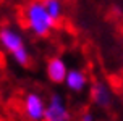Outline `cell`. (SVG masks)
Returning a JSON list of instances; mask_svg holds the SVG:
<instances>
[{
	"instance_id": "1",
	"label": "cell",
	"mask_w": 123,
	"mask_h": 121,
	"mask_svg": "<svg viewBox=\"0 0 123 121\" xmlns=\"http://www.w3.org/2000/svg\"><path fill=\"white\" fill-rule=\"evenodd\" d=\"M0 47L10 55L18 66L29 68L32 65V55L25 39V34L12 24L0 26Z\"/></svg>"
},
{
	"instance_id": "5",
	"label": "cell",
	"mask_w": 123,
	"mask_h": 121,
	"mask_svg": "<svg viewBox=\"0 0 123 121\" xmlns=\"http://www.w3.org/2000/svg\"><path fill=\"white\" fill-rule=\"evenodd\" d=\"M89 98H91L92 105L99 110H109L115 102V95L112 87L105 81L97 79L89 86Z\"/></svg>"
},
{
	"instance_id": "9",
	"label": "cell",
	"mask_w": 123,
	"mask_h": 121,
	"mask_svg": "<svg viewBox=\"0 0 123 121\" xmlns=\"http://www.w3.org/2000/svg\"><path fill=\"white\" fill-rule=\"evenodd\" d=\"M96 120H97V116L92 110H84L80 115V121H96Z\"/></svg>"
},
{
	"instance_id": "6",
	"label": "cell",
	"mask_w": 123,
	"mask_h": 121,
	"mask_svg": "<svg viewBox=\"0 0 123 121\" xmlns=\"http://www.w3.org/2000/svg\"><path fill=\"white\" fill-rule=\"evenodd\" d=\"M63 86L71 94H83L89 87V76L81 68H68L67 76L63 79Z\"/></svg>"
},
{
	"instance_id": "8",
	"label": "cell",
	"mask_w": 123,
	"mask_h": 121,
	"mask_svg": "<svg viewBox=\"0 0 123 121\" xmlns=\"http://www.w3.org/2000/svg\"><path fill=\"white\" fill-rule=\"evenodd\" d=\"M44 8L47 10V13L50 15V18L54 19L57 24H60V21L63 19L65 15V5L62 0H42Z\"/></svg>"
},
{
	"instance_id": "7",
	"label": "cell",
	"mask_w": 123,
	"mask_h": 121,
	"mask_svg": "<svg viewBox=\"0 0 123 121\" xmlns=\"http://www.w3.org/2000/svg\"><path fill=\"white\" fill-rule=\"evenodd\" d=\"M68 63L60 55H52L45 63V76L52 84H63V79L68 71Z\"/></svg>"
},
{
	"instance_id": "4",
	"label": "cell",
	"mask_w": 123,
	"mask_h": 121,
	"mask_svg": "<svg viewBox=\"0 0 123 121\" xmlns=\"http://www.w3.org/2000/svg\"><path fill=\"white\" fill-rule=\"evenodd\" d=\"M21 110L28 121H42L45 111L44 95L37 91H28L21 100Z\"/></svg>"
},
{
	"instance_id": "2",
	"label": "cell",
	"mask_w": 123,
	"mask_h": 121,
	"mask_svg": "<svg viewBox=\"0 0 123 121\" xmlns=\"http://www.w3.org/2000/svg\"><path fill=\"white\" fill-rule=\"evenodd\" d=\"M23 23L25 28L37 39H47L58 24L50 18L44 8L42 0H29L23 8Z\"/></svg>"
},
{
	"instance_id": "3",
	"label": "cell",
	"mask_w": 123,
	"mask_h": 121,
	"mask_svg": "<svg viewBox=\"0 0 123 121\" xmlns=\"http://www.w3.org/2000/svg\"><path fill=\"white\" fill-rule=\"evenodd\" d=\"M42 121H71V110L60 92H52L45 100Z\"/></svg>"
}]
</instances>
